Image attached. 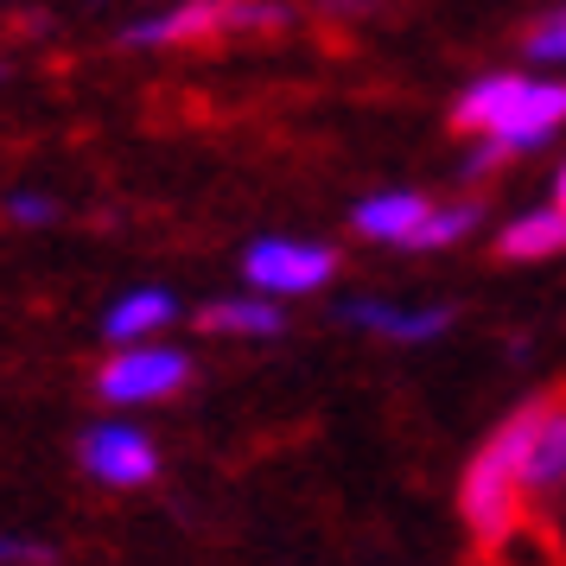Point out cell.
<instances>
[{
    "instance_id": "1",
    "label": "cell",
    "mask_w": 566,
    "mask_h": 566,
    "mask_svg": "<svg viewBox=\"0 0 566 566\" xmlns=\"http://www.w3.org/2000/svg\"><path fill=\"white\" fill-rule=\"evenodd\" d=\"M452 128L503 147V159L535 154V147H547L566 128V83H554V77H478L452 103Z\"/></svg>"
},
{
    "instance_id": "2",
    "label": "cell",
    "mask_w": 566,
    "mask_h": 566,
    "mask_svg": "<svg viewBox=\"0 0 566 566\" xmlns=\"http://www.w3.org/2000/svg\"><path fill=\"white\" fill-rule=\"evenodd\" d=\"M541 427V401L535 408H515L496 433L484 439V452L471 459L459 484V515L464 528L478 535V547H496V541L515 528V503H522V464H528V439Z\"/></svg>"
},
{
    "instance_id": "3",
    "label": "cell",
    "mask_w": 566,
    "mask_h": 566,
    "mask_svg": "<svg viewBox=\"0 0 566 566\" xmlns=\"http://www.w3.org/2000/svg\"><path fill=\"white\" fill-rule=\"evenodd\" d=\"M286 20H293V7H281V0H185V7H172V13L134 20L122 39L140 45V52H159V45L230 39V32H281Z\"/></svg>"
},
{
    "instance_id": "4",
    "label": "cell",
    "mask_w": 566,
    "mask_h": 566,
    "mask_svg": "<svg viewBox=\"0 0 566 566\" xmlns=\"http://www.w3.org/2000/svg\"><path fill=\"white\" fill-rule=\"evenodd\" d=\"M242 281L255 293H318L337 281V249L300 235H255L242 249Z\"/></svg>"
},
{
    "instance_id": "5",
    "label": "cell",
    "mask_w": 566,
    "mask_h": 566,
    "mask_svg": "<svg viewBox=\"0 0 566 566\" xmlns=\"http://www.w3.org/2000/svg\"><path fill=\"white\" fill-rule=\"evenodd\" d=\"M191 382V357L185 350H166V344H115V357L103 363L96 376V395L115 401V408H134V401H166Z\"/></svg>"
},
{
    "instance_id": "6",
    "label": "cell",
    "mask_w": 566,
    "mask_h": 566,
    "mask_svg": "<svg viewBox=\"0 0 566 566\" xmlns=\"http://www.w3.org/2000/svg\"><path fill=\"white\" fill-rule=\"evenodd\" d=\"M77 464L96 478V484H108V490H134V484H154L159 452H154V439L140 433V427L108 420V427H90V433H83Z\"/></svg>"
},
{
    "instance_id": "7",
    "label": "cell",
    "mask_w": 566,
    "mask_h": 566,
    "mask_svg": "<svg viewBox=\"0 0 566 566\" xmlns=\"http://www.w3.org/2000/svg\"><path fill=\"white\" fill-rule=\"evenodd\" d=\"M337 318H344V325H357V332L395 337V344H433L439 332H452V312H446V306L408 312V306H382V300H344Z\"/></svg>"
},
{
    "instance_id": "8",
    "label": "cell",
    "mask_w": 566,
    "mask_h": 566,
    "mask_svg": "<svg viewBox=\"0 0 566 566\" xmlns=\"http://www.w3.org/2000/svg\"><path fill=\"white\" fill-rule=\"evenodd\" d=\"M433 210V198L427 191H376V198H363L357 210H350V230L369 235V242H395V249H408L413 223Z\"/></svg>"
},
{
    "instance_id": "9",
    "label": "cell",
    "mask_w": 566,
    "mask_h": 566,
    "mask_svg": "<svg viewBox=\"0 0 566 566\" xmlns=\"http://www.w3.org/2000/svg\"><path fill=\"white\" fill-rule=\"evenodd\" d=\"M172 318H179V300H172L166 286H140V293H122V300L108 306L103 337H108V344H140V337L166 332Z\"/></svg>"
},
{
    "instance_id": "10",
    "label": "cell",
    "mask_w": 566,
    "mask_h": 566,
    "mask_svg": "<svg viewBox=\"0 0 566 566\" xmlns=\"http://www.w3.org/2000/svg\"><path fill=\"white\" fill-rule=\"evenodd\" d=\"M522 490H528V496L566 490V401L541 408V427H535V439H528V464H522Z\"/></svg>"
},
{
    "instance_id": "11",
    "label": "cell",
    "mask_w": 566,
    "mask_h": 566,
    "mask_svg": "<svg viewBox=\"0 0 566 566\" xmlns=\"http://www.w3.org/2000/svg\"><path fill=\"white\" fill-rule=\"evenodd\" d=\"M198 332H230V337H286V312L261 293V300H210L198 312Z\"/></svg>"
},
{
    "instance_id": "12",
    "label": "cell",
    "mask_w": 566,
    "mask_h": 566,
    "mask_svg": "<svg viewBox=\"0 0 566 566\" xmlns=\"http://www.w3.org/2000/svg\"><path fill=\"white\" fill-rule=\"evenodd\" d=\"M554 249H566V210H535V217H515L510 230L496 235V255L510 261H535V255H554Z\"/></svg>"
},
{
    "instance_id": "13",
    "label": "cell",
    "mask_w": 566,
    "mask_h": 566,
    "mask_svg": "<svg viewBox=\"0 0 566 566\" xmlns=\"http://www.w3.org/2000/svg\"><path fill=\"white\" fill-rule=\"evenodd\" d=\"M478 223H484V210L478 205H433L420 223H413L408 249H452V242H464Z\"/></svg>"
},
{
    "instance_id": "14",
    "label": "cell",
    "mask_w": 566,
    "mask_h": 566,
    "mask_svg": "<svg viewBox=\"0 0 566 566\" xmlns=\"http://www.w3.org/2000/svg\"><path fill=\"white\" fill-rule=\"evenodd\" d=\"M522 45H528V57H535V64H566V7H560V13H547V20H541Z\"/></svg>"
},
{
    "instance_id": "15",
    "label": "cell",
    "mask_w": 566,
    "mask_h": 566,
    "mask_svg": "<svg viewBox=\"0 0 566 566\" xmlns=\"http://www.w3.org/2000/svg\"><path fill=\"white\" fill-rule=\"evenodd\" d=\"M57 547L45 541H27V535H0V566H52Z\"/></svg>"
},
{
    "instance_id": "16",
    "label": "cell",
    "mask_w": 566,
    "mask_h": 566,
    "mask_svg": "<svg viewBox=\"0 0 566 566\" xmlns=\"http://www.w3.org/2000/svg\"><path fill=\"white\" fill-rule=\"evenodd\" d=\"M7 217L13 223H57V205L39 198V191H20V198H7Z\"/></svg>"
},
{
    "instance_id": "17",
    "label": "cell",
    "mask_w": 566,
    "mask_h": 566,
    "mask_svg": "<svg viewBox=\"0 0 566 566\" xmlns=\"http://www.w3.org/2000/svg\"><path fill=\"white\" fill-rule=\"evenodd\" d=\"M554 198H560V210H566V166H560V179H554Z\"/></svg>"
},
{
    "instance_id": "18",
    "label": "cell",
    "mask_w": 566,
    "mask_h": 566,
    "mask_svg": "<svg viewBox=\"0 0 566 566\" xmlns=\"http://www.w3.org/2000/svg\"><path fill=\"white\" fill-rule=\"evenodd\" d=\"M7 77H13V64H7V57H0V83H7Z\"/></svg>"
}]
</instances>
